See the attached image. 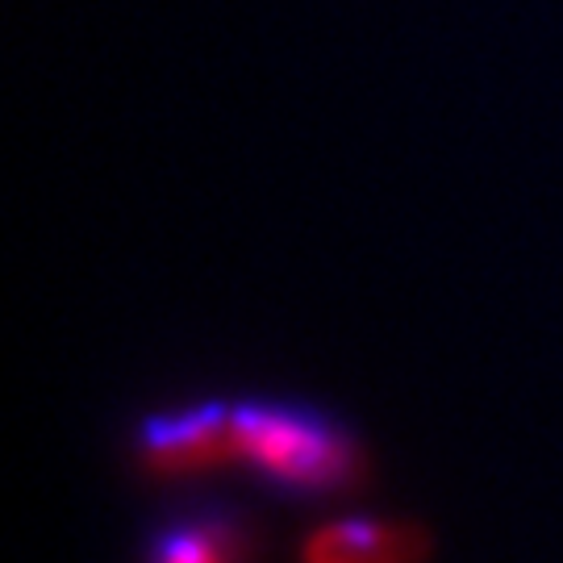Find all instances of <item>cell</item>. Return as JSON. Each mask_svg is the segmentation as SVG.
<instances>
[{
    "label": "cell",
    "mask_w": 563,
    "mask_h": 563,
    "mask_svg": "<svg viewBox=\"0 0 563 563\" xmlns=\"http://www.w3.org/2000/svg\"><path fill=\"white\" fill-rule=\"evenodd\" d=\"M434 539L409 518H334L297 543V563H430Z\"/></svg>",
    "instance_id": "obj_3"
},
{
    "label": "cell",
    "mask_w": 563,
    "mask_h": 563,
    "mask_svg": "<svg viewBox=\"0 0 563 563\" xmlns=\"http://www.w3.org/2000/svg\"><path fill=\"white\" fill-rule=\"evenodd\" d=\"M255 534L234 509H192L155 530L146 547V563H251Z\"/></svg>",
    "instance_id": "obj_4"
},
{
    "label": "cell",
    "mask_w": 563,
    "mask_h": 563,
    "mask_svg": "<svg viewBox=\"0 0 563 563\" xmlns=\"http://www.w3.org/2000/svg\"><path fill=\"white\" fill-rule=\"evenodd\" d=\"M134 460L151 476L184 481L239 463V413L234 401H197L142 418L134 430Z\"/></svg>",
    "instance_id": "obj_2"
},
{
    "label": "cell",
    "mask_w": 563,
    "mask_h": 563,
    "mask_svg": "<svg viewBox=\"0 0 563 563\" xmlns=\"http://www.w3.org/2000/svg\"><path fill=\"white\" fill-rule=\"evenodd\" d=\"M239 463L272 493L322 501L355 493L367 481V451L351 426L305 401H234Z\"/></svg>",
    "instance_id": "obj_1"
}]
</instances>
